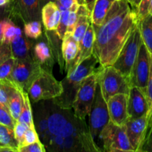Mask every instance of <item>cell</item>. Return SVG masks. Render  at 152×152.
<instances>
[{
	"mask_svg": "<svg viewBox=\"0 0 152 152\" xmlns=\"http://www.w3.org/2000/svg\"><path fill=\"white\" fill-rule=\"evenodd\" d=\"M48 111L49 141L46 151L51 152H100L85 119L75 114L72 108H63L52 99L45 100Z\"/></svg>",
	"mask_w": 152,
	"mask_h": 152,
	"instance_id": "cell-2",
	"label": "cell"
},
{
	"mask_svg": "<svg viewBox=\"0 0 152 152\" xmlns=\"http://www.w3.org/2000/svg\"><path fill=\"white\" fill-rule=\"evenodd\" d=\"M0 123L8 126L13 129L16 121L10 115L8 108L1 103H0Z\"/></svg>",
	"mask_w": 152,
	"mask_h": 152,
	"instance_id": "cell-34",
	"label": "cell"
},
{
	"mask_svg": "<svg viewBox=\"0 0 152 152\" xmlns=\"http://www.w3.org/2000/svg\"><path fill=\"white\" fill-rule=\"evenodd\" d=\"M140 151L152 152V134H150L148 136H146Z\"/></svg>",
	"mask_w": 152,
	"mask_h": 152,
	"instance_id": "cell-42",
	"label": "cell"
},
{
	"mask_svg": "<svg viewBox=\"0 0 152 152\" xmlns=\"http://www.w3.org/2000/svg\"><path fill=\"white\" fill-rule=\"evenodd\" d=\"M62 54L65 62V71L71 72L76 67L80 56V48L72 34L66 33L62 40Z\"/></svg>",
	"mask_w": 152,
	"mask_h": 152,
	"instance_id": "cell-17",
	"label": "cell"
},
{
	"mask_svg": "<svg viewBox=\"0 0 152 152\" xmlns=\"http://www.w3.org/2000/svg\"><path fill=\"white\" fill-rule=\"evenodd\" d=\"M12 1H13V0H9V3H10V2H11Z\"/></svg>",
	"mask_w": 152,
	"mask_h": 152,
	"instance_id": "cell-49",
	"label": "cell"
},
{
	"mask_svg": "<svg viewBox=\"0 0 152 152\" xmlns=\"http://www.w3.org/2000/svg\"><path fill=\"white\" fill-rule=\"evenodd\" d=\"M70 10H61V19L59 25L56 29V33L61 39L65 37L67 32V26H68V19L69 15Z\"/></svg>",
	"mask_w": 152,
	"mask_h": 152,
	"instance_id": "cell-33",
	"label": "cell"
},
{
	"mask_svg": "<svg viewBox=\"0 0 152 152\" xmlns=\"http://www.w3.org/2000/svg\"><path fill=\"white\" fill-rule=\"evenodd\" d=\"M89 129L92 139L98 147L99 146V137L104 128L110 122L108 108L105 99L101 94L99 84H97L95 97L89 111Z\"/></svg>",
	"mask_w": 152,
	"mask_h": 152,
	"instance_id": "cell-9",
	"label": "cell"
},
{
	"mask_svg": "<svg viewBox=\"0 0 152 152\" xmlns=\"http://www.w3.org/2000/svg\"><path fill=\"white\" fill-rule=\"evenodd\" d=\"M115 1L116 0H96L91 12L92 24L101 25Z\"/></svg>",
	"mask_w": 152,
	"mask_h": 152,
	"instance_id": "cell-23",
	"label": "cell"
},
{
	"mask_svg": "<svg viewBox=\"0 0 152 152\" xmlns=\"http://www.w3.org/2000/svg\"><path fill=\"white\" fill-rule=\"evenodd\" d=\"M60 10H70L75 3V0H55Z\"/></svg>",
	"mask_w": 152,
	"mask_h": 152,
	"instance_id": "cell-40",
	"label": "cell"
},
{
	"mask_svg": "<svg viewBox=\"0 0 152 152\" xmlns=\"http://www.w3.org/2000/svg\"><path fill=\"white\" fill-rule=\"evenodd\" d=\"M16 25L10 17H5L2 25V41L10 44L16 37Z\"/></svg>",
	"mask_w": 152,
	"mask_h": 152,
	"instance_id": "cell-29",
	"label": "cell"
},
{
	"mask_svg": "<svg viewBox=\"0 0 152 152\" xmlns=\"http://www.w3.org/2000/svg\"><path fill=\"white\" fill-rule=\"evenodd\" d=\"M98 83L106 102L118 94H129L131 86L128 78L112 65L101 67L98 73Z\"/></svg>",
	"mask_w": 152,
	"mask_h": 152,
	"instance_id": "cell-5",
	"label": "cell"
},
{
	"mask_svg": "<svg viewBox=\"0 0 152 152\" xmlns=\"http://www.w3.org/2000/svg\"><path fill=\"white\" fill-rule=\"evenodd\" d=\"M128 94H118L107 101L110 120L117 126H123L128 118Z\"/></svg>",
	"mask_w": 152,
	"mask_h": 152,
	"instance_id": "cell-14",
	"label": "cell"
},
{
	"mask_svg": "<svg viewBox=\"0 0 152 152\" xmlns=\"http://www.w3.org/2000/svg\"><path fill=\"white\" fill-rule=\"evenodd\" d=\"M148 106L144 92L138 87L130 88L128 100V112L129 117L139 118L147 116Z\"/></svg>",
	"mask_w": 152,
	"mask_h": 152,
	"instance_id": "cell-15",
	"label": "cell"
},
{
	"mask_svg": "<svg viewBox=\"0 0 152 152\" xmlns=\"http://www.w3.org/2000/svg\"><path fill=\"white\" fill-rule=\"evenodd\" d=\"M145 97L147 99L148 106L147 117L149 123L152 118V54H150V72H149L148 80L147 87H146Z\"/></svg>",
	"mask_w": 152,
	"mask_h": 152,
	"instance_id": "cell-31",
	"label": "cell"
},
{
	"mask_svg": "<svg viewBox=\"0 0 152 152\" xmlns=\"http://www.w3.org/2000/svg\"><path fill=\"white\" fill-rule=\"evenodd\" d=\"M124 126L134 151H141L148 126L147 116L145 115L139 118H131L128 117Z\"/></svg>",
	"mask_w": 152,
	"mask_h": 152,
	"instance_id": "cell-13",
	"label": "cell"
},
{
	"mask_svg": "<svg viewBox=\"0 0 152 152\" xmlns=\"http://www.w3.org/2000/svg\"><path fill=\"white\" fill-rule=\"evenodd\" d=\"M62 92V83L55 78L52 71L43 68L28 91L30 99L34 103L39 101L55 99L61 96Z\"/></svg>",
	"mask_w": 152,
	"mask_h": 152,
	"instance_id": "cell-4",
	"label": "cell"
},
{
	"mask_svg": "<svg viewBox=\"0 0 152 152\" xmlns=\"http://www.w3.org/2000/svg\"><path fill=\"white\" fill-rule=\"evenodd\" d=\"M39 140H40V137H39L38 133H37V130H36L35 126L28 127V129L25 132V135H24L23 141H22V145L20 147L25 146V145H29V144H31L33 142H35Z\"/></svg>",
	"mask_w": 152,
	"mask_h": 152,
	"instance_id": "cell-36",
	"label": "cell"
},
{
	"mask_svg": "<svg viewBox=\"0 0 152 152\" xmlns=\"http://www.w3.org/2000/svg\"><path fill=\"white\" fill-rule=\"evenodd\" d=\"M96 0H85V3H86V5L87 7V8L89 9V12H92V9H93L94 4H95V2Z\"/></svg>",
	"mask_w": 152,
	"mask_h": 152,
	"instance_id": "cell-45",
	"label": "cell"
},
{
	"mask_svg": "<svg viewBox=\"0 0 152 152\" xmlns=\"http://www.w3.org/2000/svg\"><path fill=\"white\" fill-rule=\"evenodd\" d=\"M16 61V59L11 56L0 65V80H9Z\"/></svg>",
	"mask_w": 152,
	"mask_h": 152,
	"instance_id": "cell-32",
	"label": "cell"
},
{
	"mask_svg": "<svg viewBox=\"0 0 152 152\" xmlns=\"http://www.w3.org/2000/svg\"><path fill=\"white\" fill-rule=\"evenodd\" d=\"M45 31H46L45 36L50 46L52 55L55 60L59 64L60 68L62 72L63 70L65 69V62L62 54V39H61L58 37L56 31H48V30Z\"/></svg>",
	"mask_w": 152,
	"mask_h": 152,
	"instance_id": "cell-21",
	"label": "cell"
},
{
	"mask_svg": "<svg viewBox=\"0 0 152 152\" xmlns=\"http://www.w3.org/2000/svg\"><path fill=\"white\" fill-rule=\"evenodd\" d=\"M22 96L21 91L17 88V90L11 95L8 102V110L10 115L15 121L18 120L22 107Z\"/></svg>",
	"mask_w": 152,
	"mask_h": 152,
	"instance_id": "cell-26",
	"label": "cell"
},
{
	"mask_svg": "<svg viewBox=\"0 0 152 152\" xmlns=\"http://www.w3.org/2000/svg\"><path fill=\"white\" fill-rule=\"evenodd\" d=\"M98 63V59L92 54L76 65L61 81L63 92L61 96L52 99L54 102L63 108H72L80 85L86 77L98 71L99 67L95 68Z\"/></svg>",
	"mask_w": 152,
	"mask_h": 152,
	"instance_id": "cell-3",
	"label": "cell"
},
{
	"mask_svg": "<svg viewBox=\"0 0 152 152\" xmlns=\"http://www.w3.org/2000/svg\"><path fill=\"white\" fill-rule=\"evenodd\" d=\"M9 9V3L5 6L3 7H0V41L2 40V25L3 22H4V18L7 16H4L6 12Z\"/></svg>",
	"mask_w": 152,
	"mask_h": 152,
	"instance_id": "cell-41",
	"label": "cell"
},
{
	"mask_svg": "<svg viewBox=\"0 0 152 152\" xmlns=\"http://www.w3.org/2000/svg\"><path fill=\"white\" fill-rule=\"evenodd\" d=\"M34 47L31 41L24 33L15 37L10 42L12 56L16 60H25V59H35L34 54Z\"/></svg>",
	"mask_w": 152,
	"mask_h": 152,
	"instance_id": "cell-18",
	"label": "cell"
},
{
	"mask_svg": "<svg viewBox=\"0 0 152 152\" xmlns=\"http://www.w3.org/2000/svg\"><path fill=\"white\" fill-rule=\"evenodd\" d=\"M34 123L36 130L38 133L40 141L45 147L48 146L49 141V123H48V111L46 108L45 100L34 102Z\"/></svg>",
	"mask_w": 152,
	"mask_h": 152,
	"instance_id": "cell-16",
	"label": "cell"
},
{
	"mask_svg": "<svg viewBox=\"0 0 152 152\" xmlns=\"http://www.w3.org/2000/svg\"><path fill=\"white\" fill-rule=\"evenodd\" d=\"M41 70V65L36 59L16 60L9 80L16 88L28 92L30 86Z\"/></svg>",
	"mask_w": 152,
	"mask_h": 152,
	"instance_id": "cell-10",
	"label": "cell"
},
{
	"mask_svg": "<svg viewBox=\"0 0 152 152\" xmlns=\"http://www.w3.org/2000/svg\"><path fill=\"white\" fill-rule=\"evenodd\" d=\"M11 56L12 51L10 44L4 42V41L1 40L0 41V65Z\"/></svg>",
	"mask_w": 152,
	"mask_h": 152,
	"instance_id": "cell-38",
	"label": "cell"
},
{
	"mask_svg": "<svg viewBox=\"0 0 152 152\" xmlns=\"http://www.w3.org/2000/svg\"><path fill=\"white\" fill-rule=\"evenodd\" d=\"M101 67V65L98 71L86 77L80 85L72 105L75 114L79 118L85 119L89 115L95 97L98 73Z\"/></svg>",
	"mask_w": 152,
	"mask_h": 152,
	"instance_id": "cell-8",
	"label": "cell"
},
{
	"mask_svg": "<svg viewBox=\"0 0 152 152\" xmlns=\"http://www.w3.org/2000/svg\"><path fill=\"white\" fill-rule=\"evenodd\" d=\"M28 127L29 126L28 125L22 123V122L19 121V120H16V123L14 125V128H13V132H14L15 138L17 140L18 144H19V148L22 145L24 135H25V132L28 129Z\"/></svg>",
	"mask_w": 152,
	"mask_h": 152,
	"instance_id": "cell-35",
	"label": "cell"
},
{
	"mask_svg": "<svg viewBox=\"0 0 152 152\" xmlns=\"http://www.w3.org/2000/svg\"><path fill=\"white\" fill-rule=\"evenodd\" d=\"M48 0H13L9 3L10 16L19 18L24 24L40 21L41 10Z\"/></svg>",
	"mask_w": 152,
	"mask_h": 152,
	"instance_id": "cell-12",
	"label": "cell"
},
{
	"mask_svg": "<svg viewBox=\"0 0 152 152\" xmlns=\"http://www.w3.org/2000/svg\"><path fill=\"white\" fill-rule=\"evenodd\" d=\"M150 72V53L143 42L140 45L138 55L128 77L130 86L138 87L145 94Z\"/></svg>",
	"mask_w": 152,
	"mask_h": 152,
	"instance_id": "cell-11",
	"label": "cell"
},
{
	"mask_svg": "<svg viewBox=\"0 0 152 152\" xmlns=\"http://www.w3.org/2000/svg\"><path fill=\"white\" fill-rule=\"evenodd\" d=\"M142 39L148 50L152 54V15L148 14L139 21Z\"/></svg>",
	"mask_w": 152,
	"mask_h": 152,
	"instance_id": "cell-24",
	"label": "cell"
},
{
	"mask_svg": "<svg viewBox=\"0 0 152 152\" xmlns=\"http://www.w3.org/2000/svg\"><path fill=\"white\" fill-rule=\"evenodd\" d=\"M34 54L35 59L38 61L42 68L52 71L54 64L53 59L55 58L52 55L47 40H42L36 43L34 47Z\"/></svg>",
	"mask_w": 152,
	"mask_h": 152,
	"instance_id": "cell-20",
	"label": "cell"
},
{
	"mask_svg": "<svg viewBox=\"0 0 152 152\" xmlns=\"http://www.w3.org/2000/svg\"><path fill=\"white\" fill-rule=\"evenodd\" d=\"M23 33L28 39H38L41 37L43 31H42V25L40 21H31L24 24Z\"/></svg>",
	"mask_w": 152,
	"mask_h": 152,
	"instance_id": "cell-30",
	"label": "cell"
},
{
	"mask_svg": "<svg viewBox=\"0 0 152 152\" xmlns=\"http://www.w3.org/2000/svg\"><path fill=\"white\" fill-rule=\"evenodd\" d=\"M150 134H152V119L150 121V123H149L148 126V130H147V133H146V136H148V135Z\"/></svg>",
	"mask_w": 152,
	"mask_h": 152,
	"instance_id": "cell-46",
	"label": "cell"
},
{
	"mask_svg": "<svg viewBox=\"0 0 152 152\" xmlns=\"http://www.w3.org/2000/svg\"><path fill=\"white\" fill-rule=\"evenodd\" d=\"M148 14L152 15V0H151V1L150 6H149V8H148Z\"/></svg>",
	"mask_w": 152,
	"mask_h": 152,
	"instance_id": "cell-48",
	"label": "cell"
},
{
	"mask_svg": "<svg viewBox=\"0 0 152 152\" xmlns=\"http://www.w3.org/2000/svg\"><path fill=\"white\" fill-rule=\"evenodd\" d=\"M19 152H46V148L40 140L20 147L18 150Z\"/></svg>",
	"mask_w": 152,
	"mask_h": 152,
	"instance_id": "cell-37",
	"label": "cell"
},
{
	"mask_svg": "<svg viewBox=\"0 0 152 152\" xmlns=\"http://www.w3.org/2000/svg\"><path fill=\"white\" fill-rule=\"evenodd\" d=\"M138 22L136 10L127 1L116 0L102 23L92 24L95 31L92 54L100 65H113Z\"/></svg>",
	"mask_w": 152,
	"mask_h": 152,
	"instance_id": "cell-1",
	"label": "cell"
},
{
	"mask_svg": "<svg viewBox=\"0 0 152 152\" xmlns=\"http://www.w3.org/2000/svg\"><path fill=\"white\" fill-rule=\"evenodd\" d=\"M0 143L9 145L19 152V144L15 138L13 129L1 123H0Z\"/></svg>",
	"mask_w": 152,
	"mask_h": 152,
	"instance_id": "cell-27",
	"label": "cell"
},
{
	"mask_svg": "<svg viewBox=\"0 0 152 152\" xmlns=\"http://www.w3.org/2000/svg\"><path fill=\"white\" fill-rule=\"evenodd\" d=\"M16 90V86L10 80H0V103L8 108L9 99Z\"/></svg>",
	"mask_w": 152,
	"mask_h": 152,
	"instance_id": "cell-28",
	"label": "cell"
},
{
	"mask_svg": "<svg viewBox=\"0 0 152 152\" xmlns=\"http://www.w3.org/2000/svg\"><path fill=\"white\" fill-rule=\"evenodd\" d=\"M142 42V39L138 22L130 34L118 57L112 65V66L114 67L121 74L126 77L128 80L138 55Z\"/></svg>",
	"mask_w": 152,
	"mask_h": 152,
	"instance_id": "cell-6",
	"label": "cell"
},
{
	"mask_svg": "<svg viewBox=\"0 0 152 152\" xmlns=\"http://www.w3.org/2000/svg\"><path fill=\"white\" fill-rule=\"evenodd\" d=\"M151 0H141L140 1L139 5L136 11L139 21L142 19L145 16L148 14V8L151 4Z\"/></svg>",
	"mask_w": 152,
	"mask_h": 152,
	"instance_id": "cell-39",
	"label": "cell"
},
{
	"mask_svg": "<svg viewBox=\"0 0 152 152\" xmlns=\"http://www.w3.org/2000/svg\"><path fill=\"white\" fill-rule=\"evenodd\" d=\"M124 1H127V2L131 6V7L137 11L139 5V3L140 1H141V0H124Z\"/></svg>",
	"mask_w": 152,
	"mask_h": 152,
	"instance_id": "cell-44",
	"label": "cell"
},
{
	"mask_svg": "<svg viewBox=\"0 0 152 152\" xmlns=\"http://www.w3.org/2000/svg\"><path fill=\"white\" fill-rule=\"evenodd\" d=\"M54 1H55V0H54Z\"/></svg>",
	"mask_w": 152,
	"mask_h": 152,
	"instance_id": "cell-51",
	"label": "cell"
},
{
	"mask_svg": "<svg viewBox=\"0 0 152 152\" xmlns=\"http://www.w3.org/2000/svg\"><path fill=\"white\" fill-rule=\"evenodd\" d=\"M0 152H17V151L9 145L0 143Z\"/></svg>",
	"mask_w": 152,
	"mask_h": 152,
	"instance_id": "cell-43",
	"label": "cell"
},
{
	"mask_svg": "<svg viewBox=\"0 0 152 152\" xmlns=\"http://www.w3.org/2000/svg\"><path fill=\"white\" fill-rule=\"evenodd\" d=\"M48 1H54V0H48Z\"/></svg>",
	"mask_w": 152,
	"mask_h": 152,
	"instance_id": "cell-50",
	"label": "cell"
},
{
	"mask_svg": "<svg viewBox=\"0 0 152 152\" xmlns=\"http://www.w3.org/2000/svg\"><path fill=\"white\" fill-rule=\"evenodd\" d=\"M18 89L21 91V94H22V100H23V102H22V111H21L20 115H19L18 120L27 124L29 127L35 126L34 123V118H33V112L32 107H31V99H30L29 96H28V92L25 91L22 89Z\"/></svg>",
	"mask_w": 152,
	"mask_h": 152,
	"instance_id": "cell-25",
	"label": "cell"
},
{
	"mask_svg": "<svg viewBox=\"0 0 152 152\" xmlns=\"http://www.w3.org/2000/svg\"><path fill=\"white\" fill-rule=\"evenodd\" d=\"M94 42H95V31L91 22L85 33V35L80 45V56L77 65L92 55Z\"/></svg>",
	"mask_w": 152,
	"mask_h": 152,
	"instance_id": "cell-22",
	"label": "cell"
},
{
	"mask_svg": "<svg viewBox=\"0 0 152 152\" xmlns=\"http://www.w3.org/2000/svg\"><path fill=\"white\" fill-rule=\"evenodd\" d=\"M99 142V146L102 147L103 151L135 152L127 136L124 125L117 126L110 120L101 132Z\"/></svg>",
	"mask_w": 152,
	"mask_h": 152,
	"instance_id": "cell-7",
	"label": "cell"
},
{
	"mask_svg": "<svg viewBox=\"0 0 152 152\" xmlns=\"http://www.w3.org/2000/svg\"><path fill=\"white\" fill-rule=\"evenodd\" d=\"M9 3V0H0V7L7 5Z\"/></svg>",
	"mask_w": 152,
	"mask_h": 152,
	"instance_id": "cell-47",
	"label": "cell"
},
{
	"mask_svg": "<svg viewBox=\"0 0 152 152\" xmlns=\"http://www.w3.org/2000/svg\"><path fill=\"white\" fill-rule=\"evenodd\" d=\"M41 19L45 30L56 31L61 19V10L55 1H49L43 5Z\"/></svg>",
	"mask_w": 152,
	"mask_h": 152,
	"instance_id": "cell-19",
	"label": "cell"
}]
</instances>
